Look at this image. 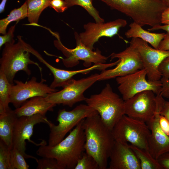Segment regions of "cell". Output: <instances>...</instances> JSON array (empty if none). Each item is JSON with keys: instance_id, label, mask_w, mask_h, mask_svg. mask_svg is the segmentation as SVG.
Instances as JSON below:
<instances>
[{"instance_id": "6da1fadb", "label": "cell", "mask_w": 169, "mask_h": 169, "mask_svg": "<svg viewBox=\"0 0 169 169\" xmlns=\"http://www.w3.org/2000/svg\"><path fill=\"white\" fill-rule=\"evenodd\" d=\"M85 152L96 161L100 169H106L115 143L111 131L103 122L99 114L84 119Z\"/></svg>"}, {"instance_id": "7a4b0ae2", "label": "cell", "mask_w": 169, "mask_h": 169, "mask_svg": "<svg viewBox=\"0 0 169 169\" xmlns=\"http://www.w3.org/2000/svg\"><path fill=\"white\" fill-rule=\"evenodd\" d=\"M82 120L64 139L56 145L40 146L37 154L56 159L60 169H74L85 151V137Z\"/></svg>"}, {"instance_id": "3957f363", "label": "cell", "mask_w": 169, "mask_h": 169, "mask_svg": "<svg viewBox=\"0 0 169 169\" xmlns=\"http://www.w3.org/2000/svg\"><path fill=\"white\" fill-rule=\"evenodd\" d=\"M98 0L131 18L141 27L161 24V14L168 7L157 0Z\"/></svg>"}, {"instance_id": "277c9868", "label": "cell", "mask_w": 169, "mask_h": 169, "mask_svg": "<svg viewBox=\"0 0 169 169\" xmlns=\"http://www.w3.org/2000/svg\"><path fill=\"white\" fill-rule=\"evenodd\" d=\"M17 43H7L4 44L0 59V72L3 73L9 82L14 84L16 74L19 71H23L28 75H31V70L28 65H36L41 73L42 69L37 62L30 58V53L26 46V43L22 37L17 36Z\"/></svg>"}, {"instance_id": "5b68a950", "label": "cell", "mask_w": 169, "mask_h": 169, "mask_svg": "<svg viewBox=\"0 0 169 169\" xmlns=\"http://www.w3.org/2000/svg\"><path fill=\"white\" fill-rule=\"evenodd\" d=\"M85 101L97 111L103 122L111 131L125 114L124 100L113 91L109 84L100 93L91 95Z\"/></svg>"}, {"instance_id": "8992f818", "label": "cell", "mask_w": 169, "mask_h": 169, "mask_svg": "<svg viewBox=\"0 0 169 169\" xmlns=\"http://www.w3.org/2000/svg\"><path fill=\"white\" fill-rule=\"evenodd\" d=\"M98 113L87 105L80 104L71 111L65 109L60 110L56 125L48 120L47 124L49 126L50 132L48 145L55 146L62 141L66 134L75 127L82 120Z\"/></svg>"}, {"instance_id": "52a82bcc", "label": "cell", "mask_w": 169, "mask_h": 169, "mask_svg": "<svg viewBox=\"0 0 169 169\" xmlns=\"http://www.w3.org/2000/svg\"><path fill=\"white\" fill-rule=\"evenodd\" d=\"M115 141L130 144L149 151L151 131L146 123L124 114L111 131Z\"/></svg>"}, {"instance_id": "ba28073f", "label": "cell", "mask_w": 169, "mask_h": 169, "mask_svg": "<svg viewBox=\"0 0 169 169\" xmlns=\"http://www.w3.org/2000/svg\"><path fill=\"white\" fill-rule=\"evenodd\" d=\"M57 38L54 41L55 47L60 50L65 56V58L61 57L64 65L67 68L75 66L79 63V60L84 61L83 65L90 67L92 63H105L110 56L106 57L102 55L101 51L98 49L93 51L85 46L81 41L79 34L74 33L76 46L74 49H69L64 46L60 40L58 33L51 32Z\"/></svg>"}, {"instance_id": "9c48e42d", "label": "cell", "mask_w": 169, "mask_h": 169, "mask_svg": "<svg viewBox=\"0 0 169 169\" xmlns=\"http://www.w3.org/2000/svg\"><path fill=\"white\" fill-rule=\"evenodd\" d=\"M100 76V74L96 73L79 79H74L62 90L50 93L44 98L56 105L62 104L71 107L76 103L85 100L84 92L99 81Z\"/></svg>"}, {"instance_id": "30bf717a", "label": "cell", "mask_w": 169, "mask_h": 169, "mask_svg": "<svg viewBox=\"0 0 169 169\" xmlns=\"http://www.w3.org/2000/svg\"><path fill=\"white\" fill-rule=\"evenodd\" d=\"M146 70L143 69L133 73L116 78L119 85L118 90L124 101L146 90L152 91L156 95L161 94L162 87L161 80L149 81L146 79Z\"/></svg>"}, {"instance_id": "8fae6325", "label": "cell", "mask_w": 169, "mask_h": 169, "mask_svg": "<svg viewBox=\"0 0 169 169\" xmlns=\"http://www.w3.org/2000/svg\"><path fill=\"white\" fill-rule=\"evenodd\" d=\"M130 45L138 53L144 67L146 70L147 80L151 81L160 80L161 75L158 67L162 61L169 56V50L153 48L148 43L139 38H132Z\"/></svg>"}, {"instance_id": "7c38bea8", "label": "cell", "mask_w": 169, "mask_h": 169, "mask_svg": "<svg viewBox=\"0 0 169 169\" xmlns=\"http://www.w3.org/2000/svg\"><path fill=\"white\" fill-rule=\"evenodd\" d=\"M109 56L111 60L117 58L119 62L114 68L102 71L99 81L125 76L144 69L138 53L130 45L124 50L113 53Z\"/></svg>"}, {"instance_id": "4fadbf2b", "label": "cell", "mask_w": 169, "mask_h": 169, "mask_svg": "<svg viewBox=\"0 0 169 169\" xmlns=\"http://www.w3.org/2000/svg\"><path fill=\"white\" fill-rule=\"evenodd\" d=\"M45 80L42 79L39 82L35 77L25 82L14 80V84L11 87L10 103L17 108L29 98L37 96L45 97L49 94L58 91L44 83Z\"/></svg>"}, {"instance_id": "5bb4252c", "label": "cell", "mask_w": 169, "mask_h": 169, "mask_svg": "<svg viewBox=\"0 0 169 169\" xmlns=\"http://www.w3.org/2000/svg\"><path fill=\"white\" fill-rule=\"evenodd\" d=\"M48 120L45 115L36 114L30 116L18 117L15 122L13 138V148L18 150L25 158H32L36 161L38 159L25 152L26 143L25 140L36 145L41 146L46 144L43 141L37 144L30 138L32 136L34 126L41 123H47Z\"/></svg>"}, {"instance_id": "9a60e30c", "label": "cell", "mask_w": 169, "mask_h": 169, "mask_svg": "<svg viewBox=\"0 0 169 169\" xmlns=\"http://www.w3.org/2000/svg\"><path fill=\"white\" fill-rule=\"evenodd\" d=\"M156 107V94L151 90L144 91L124 101V114L147 123L154 116Z\"/></svg>"}, {"instance_id": "2e32d148", "label": "cell", "mask_w": 169, "mask_h": 169, "mask_svg": "<svg viewBox=\"0 0 169 169\" xmlns=\"http://www.w3.org/2000/svg\"><path fill=\"white\" fill-rule=\"evenodd\" d=\"M127 24L126 20L121 18L107 23L89 22L84 25L85 31L79 34V37L85 46L93 50L94 44L100 38L113 37Z\"/></svg>"}, {"instance_id": "e0dca14e", "label": "cell", "mask_w": 169, "mask_h": 169, "mask_svg": "<svg viewBox=\"0 0 169 169\" xmlns=\"http://www.w3.org/2000/svg\"><path fill=\"white\" fill-rule=\"evenodd\" d=\"M161 96L156 95V107L154 116L146 123L151 131L148 141L149 151L157 159L162 154L169 152V136L161 128L159 122Z\"/></svg>"}, {"instance_id": "ac0fdd59", "label": "cell", "mask_w": 169, "mask_h": 169, "mask_svg": "<svg viewBox=\"0 0 169 169\" xmlns=\"http://www.w3.org/2000/svg\"><path fill=\"white\" fill-rule=\"evenodd\" d=\"M109 158V169H141L140 161L128 143L115 141Z\"/></svg>"}, {"instance_id": "d6986e66", "label": "cell", "mask_w": 169, "mask_h": 169, "mask_svg": "<svg viewBox=\"0 0 169 169\" xmlns=\"http://www.w3.org/2000/svg\"><path fill=\"white\" fill-rule=\"evenodd\" d=\"M56 105L48 102L43 97L37 96L26 100L14 111L18 117L30 116L36 114L45 115L48 111H53V108Z\"/></svg>"}, {"instance_id": "ffe728a7", "label": "cell", "mask_w": 169, "mask_h": 169, "mask_svg": "<svg viewBox=\"0 0 169 169\" xmlns=\"http://www.w3.org/2000/svg\"><path fill=\"white\" fill-rule=\"evenodd\" d=\"M18 117L10 108L0 113V140L11 149L13 148L14 130Z\"/></svg>"}, {"instance_id": "44dd1931", "label": "cell", "mask_w": 169, "mask_h": 169, "mask_svg": "<svg viewBox=\"0 0 169 169\" xmlns=\"http://www.w3.org/2000/svg\"><path fill=\"white\" fill-rule=\"evenodd\" d=\"M129 26L130 28L125 33L127 38H140L149 43L156 49H158L160 43L165 36V33H153L145 30L141 26L134 22Z\"/></svg>"}, {"instance_id": "7402d4cb", "label": "cell", "mask_w": 169, "mask_h": 169, "mask_svg": "<svg viewBox=\"0 0 169 169\" xmlns=\"http://www.w3.org/2000/svg\"><path fill=\"white\" fill-rule=\"evenodd\" d=\"M52 0H26L28 20L31 25L37 26L40 16L43 11L49 6Z\"/></svg>"}, {"instance_id": "603a6c76", "label": "cell", "mask_w": 169, "mask_h": 169, "mask_svg": "<svg viewBox=\"0 0 169 169\" xmlns=\"http://www.w3.org/2000/svg\"><path fill=\"white\" fill-rule=\"evenodd\" d=\"M130 146L140 161L141 169H163L157 160L152 156L148 150L131 144Z\"/></svg>"}, {"instance_id": "cb8c5ba5", "label": "cell", "mask_w": 169, "mask_h": 169, "mask_svg": "<svg viewBox=\"0 0 169 169\" xmlns=\"http://www.w3.org/2000/svg\"><path fill=\"white\" fill-rule=\"evenodd\" d=\"M28 16L27 6L26 2L19 8L12 10L6 18L0 20V33L4 35L9 24L13 21L18 22Z\"/></svg>"}, {"instance_id": "d4e9b609", "label": "cell", "mask_w": 169, "mask_h": 169, "mask_svg": "<svg viewBox=\"0 0 169 169\" xmlns=\"http://www.w3.org/2000/svg\"><path fill=\"white\" fill-rule=\"evenodd\" d=\"M12 85L4 74L0 72V113L10 108L9 104Z\"/></svg>"}, {"instance_id": "484cf974", "label": "cell", "mask_w": 169, "mask_h": 169, "mask_svg": "<svg viewBox=\"0 0 169 169\" xmlns=\"http://www.w3.org/2000/svg\"><path fill=\"white\" fill-rule=\"evenodd\" d=\"M68 8L78 5L84 9L94 19L95 22H104L105 20L100 17L99 11L94 7L93 0H64Z\"/></svg>"}, {"instance_id": "4316f807", "label": "cell", "mask_w": 169, "mask_h": 169, "mask_svg": "<svg viewBox=\"0 0 169 169\" xmlns=\"http://www.w3.org/2000/svg\"><path fill=\"white\" fill-rule=\"evenodd\" d=\"M25 158L18 150L13 148L11 150L10 160L12 169H28L29 166Z\"/></svg>"}, {"instance_id": "83f0119b", "label": "cell", "mask_w": 169, "mask_h": 169, "mask_svg": "<svg viewBox=\"0 0 169 169\" xmlns=\"http://www.w3.org/2000/svg\"><path fill=\"white\" fill-rule=\"evenodd\" d=\"M11 149L0 140V169H12L10 162Z\"/></svg>"}, {"instance_id": "f1b7e54d", "label": "cell", "mask_w": 169, "mask_h": 169, "mask_svg": "<svg viewBox=\"0 0 169 169\" xmlns=\"http://www.w3.org/2000/svg\"><path fill=\"white\" fill-rule=\"evenodd\" d=\"M74 169H100V168L95 160L85 152L78 161Z\"/></svg>"}, {"instance_id": "f546056e", "label": "cell", "mask_w": 169, "mask_h": 169, "mask_svg": "<svg viewBox=\"0 0 169 169\" xmlns=\"http://www.w3.org/2000/svg\"><path fill=\"white\" fill-rule=\"evenodd\" d=\"M37 169H60L56 159L53 158L44 157L36 161Z\"/></svg>"}, {"instance_id": "4dcf8cb0", "label": "cell", "mask_w": 169, "mask_h": 169, "mask_svg": "<svg viewBox=\"0 0 169 169\" xmlns=\"http://www.w3.org/2000/svg\"><path fill=\"white\" fill-rule=\"evenodd\" d=\"M158 70L161 75V80L169 79V56L164 59L160 64Z\"/></svg>"}, {"instance_id": "1f68e13d", "label": "cell", "mask_w": 169, "mask_h": 169, "mask_svg": "<svg viewBox=\"0 0 169 169\" xmlns=\"http://www.w3.org/2000/svg\"><path fill=\"white\" fill-rule=\"evenodd\" d=\"M16 24L11 26L8 32L3 35L0 36V48L7 43H14V33L15 30Z\"/></svg>"}, {"instance_id": "d6a6232c", "label": "cell", "mask_w": 169, "mask_h": 169, "mask_svg": "<svg viewBox=\"0 0 169 169\" xmlns=\"http://www.w3.org/2000/svg\"><path fill=\"white\" fill-rule=\"evenodd\" d=\"M58 13H62L68 8L64 0H52L49 6Z\"/></svg>"}, {"instance_id": "836d02e7", "label": "cell", "mask_w": 169, "mask_h": 169, "mask_svg": "<svg viewBox=\"0 0 169 169\" xmlns=\"http://www.w3.org/2000/svg\"><path fill=\"white\" fill-rule=\"evenodd\" d=\"M160 113L169 121V102L165 100L163 97L161 100Z\"/></svg>"}, {"instance_id": "e575fe53", "label": "cell", "mask_w": 169, "mask_h": 169, "mask_svg": "<svg viewBox=\"0 0 169 169\" xmlns=\"http://www.w3.org/2000/svg\"><path fill=\"white\" fill-rule=\"evenodd\" d=\"M157 160L163 169H169V152L162 154Z\"/></svg>"}, {"instance_id": "d590c367", "label": "cell", "mask_w": 169, "mask_h": 169, "mask_svg": "<svg viewBox=\"0 0 169 169\" xmlns=\"http://www.w3.org/2000/svg\"><path fill=\"white\" fill-rule=\"evenodd\" d=\"M159 122L161 129L167 135L169 136V121L164 116L160 114Z\"/></svg>"}, {"instance_id": "8d00e7d4", "label": "cell", "mask_w": 169, "mask_h": 169, "mask_svg": "<svg viewBox=\"0 0 169 169\" xmlns=\"http://www.w3.org/2000/svg\"><path fill=\"white\" fill-rule=\"evenodd\" d=\"M161 29L166 31L164 38H169V23L161 25V24L156 25L148 29L149 31Z\"/></svg>"}, {"instance_id": "74e56055", "label": "cell", "mask_w": 169, "mask_h": 169, "mask_svg": "<svg viewBox=\"0 0 169 169\" xmlns=\"http://www.w3.org/2000/svg\"><path fill=\"white\" fill-rule=\"evenodd\" d=\"M162 87L161 94L163 97L168 98L169 95V79L161 81Z\"/></svg>"}, {"instance_id": "f35d334b", "label": "cell", "mask_w": 169, "mask_h": 169, "mask_svg": "<svg viewBox=\"0 0 169 169\" xmlns=\"http://www.w3.org/2000/svg\"><path fill=\"white\" fill-rule=\"evenodd\" d=\"M161 23L163 24L169 23V6L165 9L161 14Z\"/></svg>"}, {"instance_id": "ab89813d", "label": "cell", "mask_w": 169, "mask_h": 169, "mask_svg": "<svg viewBox=\"0 0 169 169\" xmlns=\"http://www.w3.org/2000/svg\"><path fill=\"white\" fill-rule=\"evenodd\" d=\"M158 49L169 50V38H164L160 43Z\"/></svg>"}, {"instance_id": "60d3db41", "label": "cell", "mask_w": 169, "mask_h": 169, "mask_svg": "<svg viewBox=\"0 0 169 169\" xmlns=\"http://www.w3.org/2000/svg\"><path fill=\"white\" fill-rule=\"evenodd\" d=\"M8 0H2L0 4V13H2L4 10L6 3Z\"/></svg>"}, {"instance_id": "b9f144b4", "label": "cell", "mask_w": 169, "mask_h": 169, "mask_svg": "<svg viewBox=\"0 0 169 169\" xmlns=\"http://www.w3.org/2000/svg\"><path fill=\"white\" fill-rule=\"evenodd\" d=\"M169 6V0H157Z\"/></svg>"}, {"instance_id": "7bdbcfd3", "label": "cell", "mask_w": 169, "mask_h": 169, "mask_svg": "<svg viewBox=\"0 0 169 169\" xmlns=\"http://www.w3.org/2000/svg\"><path fill=\"white\" fill-rule=\"evenodd\" d=\"M168 98H169V97H168Z\"/></svg>"}, {"instance_id": "ee69618b", "label": "cell", "mask_w": 169, "mask_h": 169, "mask_svg": "<svg viewBox=\"0 0 169 169\" xmlns=\"http://www.w3.org/2000/svg\"></svg>"}]
</instances>
